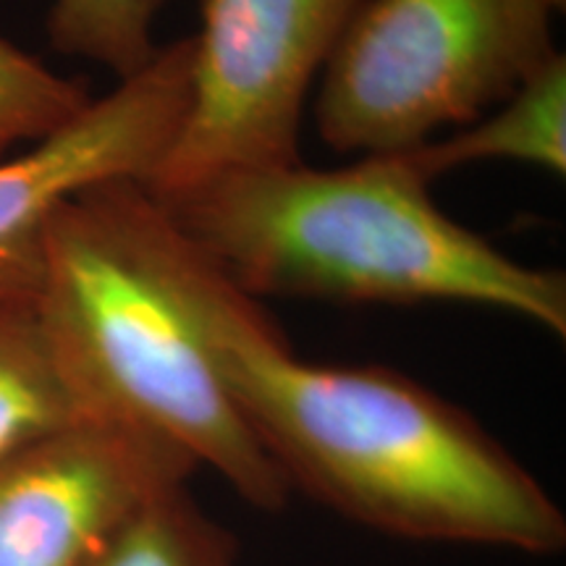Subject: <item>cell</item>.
I'll return each instance as SVG.
<instances>
[{
    "mask_svg": "<svg viewBox=\"0 0 566 566\" xmlns=\"http://www.w3.org/2000/svg\"><path fill=\"white\" fill-rule=\"evenodd\" d=\"M155 244L223 384L292 491L409 541L530 556L564 548L562 506L475 417L391 367L300 357L260 302L158 202Z\"/></svg>",
    "mask_w": 566,
    "mask_h": 566,
    "instance_id": "1",
    "label": "cell"
},
{
    "mask_svg": "<svg viewBox=\"0 0 566 566\" xmlns=\"http://www.w3.org/2000/svg\"><path fill=\"white\" fill-rule=\"evenodd\" d=\"M158 205L252 300L462 302L566 336L564 273L512 260L446 216L401 155L233 174Z\"/></svg>",
    "mask_w": 566,
    "mask_h": 566,
    "instance_id": "2",
    "label": "cell"
},
{
    "mask_svg": "<svg viewBox=\"0 0 566 566\" xmlns=\"http://www.w3.org/2000/svg\"><path fill=\"white\" fill-rule=\"evenodd\" d=\"M38 313L87 420L174 446L247 504L286 506L292 488L212 363L155 244V202L116 179L69 197L48 226Z\"/></svg>",
    "mask_w": 566,
    "mask_h": 566,
    "instance_id": "3",
    "label": "cell"
},
{
    "mask_svg": "<svg viewBox=\"0 0 566 566\" xmlns=\"http://www.w3.org/2000/svg\"><path fill=\"white\" fill-rule=\"evenodd\" d=\"M548 0H359L315 126L336 153L401 155L506 101L556 53Z\"/></svg>",
    "mask_w": 566,
    "mask_h": 566,
    "instance_id": "4",
    "label": "cell"
},
{
    "mask_svg": "<svg viewBox=\"0 0 566 566\" xmlns=\"http://www.w3.org/2000/svg\"><path fill=\"white\" fill-rule=\"evenodd\" d=\"M359 0H202L189 103L142 187L171 202L233 174L294 166L310 87Z\"/></svg>",
    "mask_w": 566,
    "mask_h": 566,
    "instance_id": "5",
    "label": "cell"
},
{
    "mask_svg": "<svg viewBox=\"0 0 566 566\" xmlns=\"http://www.w3.org/2000/svg\"><path fill=\"white\" fill-rule=\"evenodd\" d=\"M189 66V38L163 45L66 126L0 158V300L38 296L48 226L69 197L105 181L150 179L187 113Z\"/></svg>",
    "mask_w": 566,
    "mask_h": 566,
    "instance_id": "6",
    "label": "cell"
},
{
    "mask_svg": "<svg viewBox=\"0 0 566 566\" xmlns=\"http://www.w3.org/2000/svg\"><path fill=\"white\" fill-rule=\"evenodd\" d=\"M197 467L174 446L84 420L0 462V566H92Z\"/></svg>",
    "mask_w": 566,
    "mask_h": 566,
    "instance_id": "7",
    "label": "cell"
},
{
    "mask_svg": "<svg viewBox=\"0 0 566 566\" xmlns=\"http://www.w3.org/2000/svg\"><path fill=\"white\" fill-rule=\"evenodd\" d=\"M415 174L433 184L449 171L483 160H516L566 174V59L554 53L506 101L478 122L401 153Z\"/></svg>",
    "mask_w": 566,
    "mask_h": 566,
    "instance_id": "8",
    "label": "cell"
},
{
    "mask_svg": "<svg viewBox=\"0 0 566 566\" xmlns=\"http://www.w3.org/2000/svg\"><path fill=\"white\" fill-rule=\"evenodd\" d=\"M34 300H0V462L84 422Z\"/></svg>",
    "mask_w": 566,
    "mask_h": 566,
    "instance_id": "9",
    "label": "cell"
},
{
    "mask_svg": "<svg viewBox=\"0 0 566 566\" xmlns=\"http://www.w3.org/2000/svg\"><path fill=\"white\" fill-rule=\"evenodd\" d=\"M92 566H239V556L229 530L181 485L134 516Z\"/></svg>",
    "mask_w": 566,
    "mask_h": 566,
    "instance_id": "10",
    "label": "cell"
},
{
    "mask_svg": "<svg viewBox=\"0 0 566 566\" xmlns=\"http://www.w3.org/2000/svg\"><path fill=\"white\" fill-rule=\"evenodd\" d=\"M166 0H53L51 45L71 59L97 63L116 80L137 74L153 59L155 19Z\"/></svg>",
    "mask_w": 566,
    "mask_h": 566,
    "instance_id": "11",
    "label": "cell"
},
{
    "mask_svg": "<svg viewBox=\"0 0 566 566\" xmlns=\"http://www.w3.org/2000/svg\"><path fill=\"white\" fill-rule=\"evenodd\" d=\"M80 82L55 74L45 63L0 38V158L21 142H40L90 105Z\"/></svg>",
    "mask_w": 566,
    "mask_h": 566,
    "instance_id": "12",
    "label": "cell"
},
{
    "mask_svg": "<svg viewBox=\"0 0 566 566\" xmlns=\"http://www.w3.org/2000/svg\"><path fill=\"white\" fill-rule=\"evenodd\" d=\"M548 6H551V9H554V13L556 11H564L566 9V0H548Z\"/></svg>",
    "mask_w": 566,
    "mask_h": 566,
    "instance_id": "13",
    "label": "cell"
}]
</instances>
